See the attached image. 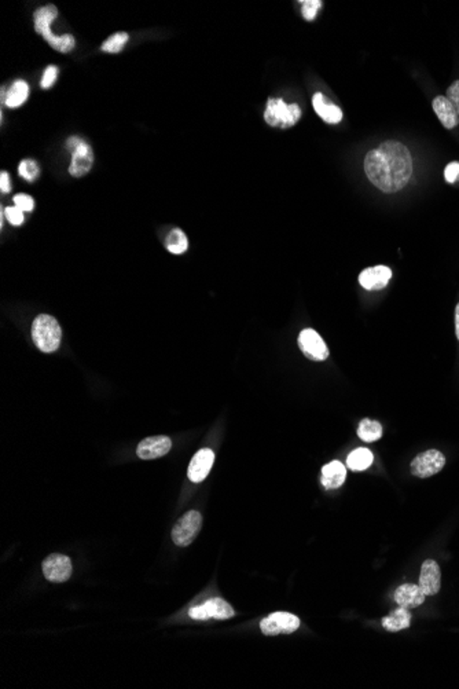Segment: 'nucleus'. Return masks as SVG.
<instances>
[{
    "mask_svg": "<svg viewBox=\"0 0 459 689\" xmlns=\"http://www.w3.org/2000/svg\"><path fill=\"white\" fill-rule=\"evenodd\" d=\"M66 148L72 152L69 174L73 178H81L87 175L94 164V152L91 146L80 138L72 136L68 139Z\"/></svg>",
    "mask_w": 459,
    "mask_h": 689,
    "instance_id": "5",
    "label": "nucleus"
},
{
    "mask_svg": "<svg viewBox=\"0 0 459 689\" xmlns=\"http://www.w3.org/2000/svg\"><path fill=\"white\" fill-rule=\"evenodd\" d=\"M18 174L27 182H35L40 175L39 164L35 160H23L18 165Z\"/></svg>",
    "mask_w": 459,
    "mask_h": 689,
    "instance_id": "26",
    "label": "nucleus"
},
{
    "mask_svg": "<svg viewBox=\"0 0 459 689\" xmlns=\"http://www.w3.org/2000/svg\"><path fill=\"white\" fill-rule=\"evenodd\" d=\"M455 335L459 340V303L455 307Z\"/></svg>",
    "mask_w": 459,
    "mask_h": 689,
    "instance_id": "34",
    "label": "nucleus"
},
{
    "mask_svg": "<svg viewBox=\"0 0 459 689\" xmlns=\"http://www.w3.org/2000/svg\"><path fill=\"white\" fill-rule=\"evenodd\" d=\"M128 40H130L128 33H126V32H117V33L111 35L110 37H108V39L104 42V44H102V47H101V50H102V52H105V53H120V52L124 49V46L127 44V42H128Z\"/></svg>",
    "mask_w": 459,
    "mask_h": 689,
    "instance_id": "25",
    "label": "nucleus"
},
{
    "mask_svg": "<svg viewBox=\"0 0 459 689\" xmlns=\"http://www.w3.org/2000/svg\"><path fill=\"white\" fill-rule=\"evenodd\" d=\"M300 628V619L290 612H274L260 622V630L266 636L292 635Z\"/></svg>",
    "mask_w": 459,
    "mask_h": 689,
    "instance_id": "8",
    "label": "nucleus"
},
{
    "mask_svg": "<svg viewBox=\"0 0 459 689\" xmlns=\"http://www.w3.org/2000/svg\"><path fill=\"white\" fill-rule=\"evenodd\" d=\"M301 4H302V8H301L302 17L307 21H314L317 18L318 10L322 7L321 0H307V1H301Z\"/></svg>",
    "mask_w": 459,
    "mask_h": 689,
    "instance_id": "27",
    "label": "nucleus"
},
{
    "mask_svg": "<svg viewBox=\"0 0 459 689\" xmlns=\"http://www.w3.org/2000/svg\"><path fill=\"white\" fill-rule=\"evenodd\" d=\"M444 176H446V181L448 184H455L457 181H459V162L454 161V162L448 164L444 169Z\"/></svg>",
    "mask_w": 459,
    "mask_h": 689,
    "instance_id": "31",
    "label": "nucleus"
},
{
    "mask_svg": "<svg viewBox=\"0 0 459 689\" xmlns=\"http://www.w3.org/2000/svg\"><path fill=\"white\" fill-rule=\"evenodd\" d=\"M32 339L40 351L50 354L61 345L62 329L54 317L40 314L32 323Z\"/></svg>",
    "mask_w": 459,
    "mask_h": 689,
    "instance_id": "3",
    "label": "nucleus"
},
{
    "mask_svg": "<svg viewBox=\"0 0 459 689\" xmlns=\"http://www.w3.org/2000/svg\"><path fill=\"white\" fill-rule=\"evenodd\" d=\"M357 436L366 443L377 442L382 438V425L376 420L365 419L357 426Z\"/></svg>",
    "mask_w": 459,
    "mask_h": 689,
    "instance_id": "23",
    "label": "nucleus"
},
{
    "mask_svg": "<svg viewBox=\"0 0 459 689\" xmlns=\"http://www.w3.org/2000/svg\"><path fill=\"white\" fill-rule=\"evenodd\" d=\"M446 465V457L441 451L427 450L421 454H418L410 465L411 475L420 479H427V477L437 475Z\"/></svg>",
    "mask_w": 459,
    "mask_h": 689,
    "instance_id": "7",
    "label": "nucleus"
},
{
    "mask_svg": "<svg viewBox=\"0 0 459 689\" xmlns=\"http://www.w3.org/2000/svg\"><path fill=\"white\" fill-rule=\"evenodd\" d=\"M420 587L427 596H434L441 587V571L440 565L434 560H425L421 567L420 574Z\"/></svg>",
    "mask_w": 459,
    "mask_h": 689,
    "instance_id": "14",
    "label": "nucleus"
},
{
    "mask_svg": "<svg viewBox=\"0 0 459 689\" xmlns=\"http://www.w3.org/2000/svg\"><path fill=\"white\" fill-rule=\"evenodd\" d=\"M73 573L71 558L65 555L53 553L43 561V574L47 581L54 583L66 582Z\"/></svg>",
    "mask_w": 459,
    "mask_h": 689,
    "instance_id": "11",
    "label": "nucleus"
},
{
    "mask_svg": "<svg viewBox=\"0 0 459 689\" xmlns=\"http://www.w3.org/2000/svg\"><path fill=\"white\" fill-rule=\"evenodd\" d=\"M374 461L373 453L366 448H359L352 451L347 458V467L353 472H360L372 467Z\"/></svg>",
    "mask_w": 459,
    "mask_h": 689,
    "instance_id": "22",
    "label": "nucleus"
},
{
    "mask_svg": "<svg viewBox=\"0 0 459 689\" xmlns=\"http://www.w3.org/2000/svg\"><path fill=\"white\" fill-rule=\"evenodd\" d=\"M4 215L7 217V220L13 224V226H21L24 223V211H21L18 207H7L4 210Z\"/></svg>",
    "mask_w": 459,
    "mask_h": 689,
    "instance_id": "30",
    "label": "nucleus"
},
{
    "mask_svg": "<svg viewBox=\"0 0 459 689\" xmlns=\"http://www.w3.org/2000/svg\"><path fill=\"white\" fill-rule=\"evenodd\" d=\"M58 72H59V69H58L55 65H50V66H47V68H46V71H44V73H43L42 81H40L42 88L49 90L50 87H53L55 81H56V78H58Z\"/></svg>",
    "mask_w": 459,
    "mask_h": 689,
    "instance_id": "28",
    "label": "nucleus"
},
{
    "mask_svg": "<svg viewBox=\"0 0 459 689\" xmlns=\"http://www.w3.org/2000/svg\"><path fill=\"white\" fill-rule=\"evenodd\" d=\"M365 172L381 191L396 193L408 184L412 175V157L403 143L386 140L367 153Z\"/></svg>",
    "mask_w": 459,
    "mask_h": 689,
    "instance_id": "1",
    "label": "nucleus"
},
{
    "mask_svg": "<svg viewBox=\"0 0 459 689\" xmlns=\"http://www.w3.org/2000/svg\"><path fill=\"white\" fill-rule=\"evenodd\" d=\"M301 117V109L298 104L288 105L283 100L270 98L267 101V109L264 112V120L271 127L281 126L282 128L292 127Z\"/></svg>",
    "mask_w": 459,
    "mask_h": 689,
    "instance_id": "4",
    "label": "nucleus"
},
{
    "mask_svg": "<svg viewBox=\"0 0 459 689\" xmlns=\"http://www.w3.org/2000/svg\"><path fill=\"white\" fill-rule=\"evenodd\" d=\"M233 607L220 597H214L201 606L192 607L189 610V616L194 621H208V619H230L234 616Z\"/></svg>",
    "mask_w": 459,
    "mask_h": 689,
    "instance_id": "9",
    "label": "nucleus"
},
{
    "mask_svg": "<svg viewBox=\"0 0 459 689\" xmlns=\"http://www.w3.org/2000/svg\"><path fill=\"white\" fill-rule=\"evenodd\" d=\"M432 107L434 113H436V116H437V119L444 126V128L451 130V128H454V127L458 126V112L455 110L454 105L448 101L447 97H443V95L436 97L433 100Z\"/></svg>",
    "mask_w": 459,
    "mask_h": 689,
    "instance_id": "17",
    "label": "nucleus"
},
{
    "mask_svg": "<svg viewBox=\"0 0 459 689\" xmlns=\"http://www.w3.org/2000/svg\"><path fill=\"white\" fill-rule=\"evenodd\" d=\"M202 527V516L198 510L185 513L172 529V539L178 546H189Z\"/></svg>",
    "mask_w": 459,
    "mask_h": 689,
    "instance_id": "6",
    "label": "nucleus"
},
{
    "mask_svg": "<svg viewBox=\"0 0 459 689\" xmlns=\"http://www.w3.org/2000/svg\"><path fill=\"white\" fill-rule=\"evenodd\" d=\"M392 278V270L386 265L367 267L359 274V284L366 291L384 289Z\"/></svg>",
    "mask_w": 459,
    "mask_h": 689,
    "instance_id": "12",
    "label": "nucleus"
},
{
    "mask_svg": "<svg viewBox=\"0 0 459 689\" xmlns=\"http://www.w3.org/2000/svg\"><path fill=\"white\" fill-rule=\"evenodd\" d=\"M166 249L173 255H182L189 248V241L186 234L180 229H173L165 241Z\"/></svg>",
    "mask_w": 459,
    "mask_h": 689,
    "instance_id": "24",
    "label": "nucleus"
},
{
    "mask_svg": "<svg viewBox=\"0 0 459 689\" xmlns=\"http://www.w3.org/2000/svg\"><path fill=\"white\" fill-rule=\"evenodd\" d=\"M298 347L311 361L322 362L329 358V348L321 335L314 329H304L298 335Z\"/></svg>",
    "mask_w": 459,
    "mask_h": 689,
    "instance_id": "10",
    "label": "nucleus"
},
{
    "mask_svg": "<svg viewBox=\"0 0 459 689\" xmlns=\"http://www.w3.org/2000/svg\"><path fill=\"white\" fill-rule=\"evenodd\" d=\"M172 448V441L168 436L159 435L143 439L136 449V454L142 460H154L168 454Z\"/></svg>",
    "mask_w": 459,
    "mask_h": 689,
    "instance_id": "13",
    "label": "nucleus"
},
{
    "mask_svg": "<svg viewBox=\"0 0 459 689\" xmlns=\"http://www.w3.org/2000/svg\"><path fill=\"white\" fill-rule=\"evenodd\" d=\"M427 594L422 592L420 585L405 583L399 586L393 593V600L399 607H405L408 610L417 609L424 604Z\"/></svg>",
    "mask_w": 459,
    "mask_h": 689,
    "instance_id": "16",
    "label": "nucleus"
},
{
    "mask_svg": "<svg viewBox=\"0 0 459 689\" xmlns=\"http://www.w3.org/2000/svg\"><path fill=\"white\" fill-rule=\"evenodd\" d=\"M58 16V10L54 4H47L37 8L33 14L36 32L46 39V42L59 53H71L76 46V39L72 35L56 36L51 30V25Z\"/></svg>",
    "mask_w": 459,
    "mask_h": 689,
    "instance_id": "2",
    "label": "nucleus"
},
{
    "mask_svg": "<svg viewBox=\"0 0 459 689\" xmlns=\"http://www.w3.org/2000/svg\"><path fill=\"white\" fill-rule=\"evenodd\" d=\"M411 619H412V615H411L410 610L405 609V607H399V609L392 611L388 616L382 618L381 625L385 630H388L391 633H398V632H402V630L410 628Z\"/></svg>",
    "mask_w": 459,
    "mask_h": 689,
    "instance_id": "20",
    "label": "nucleus"
},
{
    "mask_svg": "<svg viewBox=\"0 0 459 689\" xmlns=\"http://www.w3.org/2000/svg\"><path fill=\"white\" fill-rule=\"evenodd\" d=\"M215 462V453L211 449H201L198 451L189 465V479L194 483L202 481L208 474L211 472V468Z\"/></svg>",
    "mask_w": 459,
    "mask_h": 689,
    "instance_id": "15",
    "label": "nucleus"
},
{
    "mask_svg": "<svg viewBox=\"0 0 459 689\" xmlns=\"http://www.w3.org/2000/svg\"><path fill=\"white\" fill-rule=\"evenodd\" d=\"M347 479V468L340 461H331L322 468L321 481L324 489L334 490L344 484Z\"/></svg>",
    "mask_w": 459,
    "mask_h": 689,
    "instance_id": "19",
    "label": "nucleus"
},
{
    "mask_svg": "<svg viewBox=\"0 0 459 689\" xmlns=\"http://www.w3.org/2000/svg\"><path fill=\"white\" fill-rule=\"evenodd\" d=\"M447 98L454 105L459 114V80L454 81L447 90Z\"/></svg>",
    "mask_w": 459,
    "mask_h": 689,
    "instance_id": "32",
    "label": "nucleus"
},
{
    "mask_svg": "<svg viewBox=\"0 0 459 689\" xmlns=\"http://www.w3.org/2000/svg\"><path fill=\"white\" fill-rule=\"evenodd\" d=\"M0 190H1V193H10V190H11L10 175L6 171H1V174H0Z\"/></svg>",
    "mask_w": 459,
    "mask_h": 689,
    "instance_id": "33",
    "label": "nucleus"
},
{
    "mask_svg": "<svg viewBox=\"0 0 459 689\" xmlns=\"http://www.w3.org/2000/svg\"><path fill=\"white\" fill-rule=\"evenodd\" d=\"M312 105L319 117L329 124H338L343 120L341 109L327 100L322 92H317L312 97Z\"/></svg>",
    "mask_w": 459,
    "mask_h": 689,
    "instance_id": "18",
    "label": "nucleus"
},
{
    "mask_svg": "<svg viewBox=\"0 0 459 689\" xmlns=\"http://www.w3.org/2000/svg\"><path fill=\"white\" fill-rule=\"evenodd\" d=\"M13 201H14V205L18 207L24 212H30L35 208V200L27 194H16Z\"/></svg>",
    "mask_w": 459,
    "mask_h": 689,
    "instance_id": "29",
    "label": "nucleus"
},
{
    "mask_svg": "<svg viewBox=\"0 0 459 689\" xmlns=\"http://www.w3.org/2000/svg\"><path fill=\"white\" fill-rule=\"evenodd\" d=\"M29 97V85L25 80H16L13 85L6 92L4 105L10 109H16L25 104Z\"/></svg>",
    "mask_w": 459,
    "mask_h": 689,
    "instance_id": "21",
    "label": "nucleus"
}]
</instances>
